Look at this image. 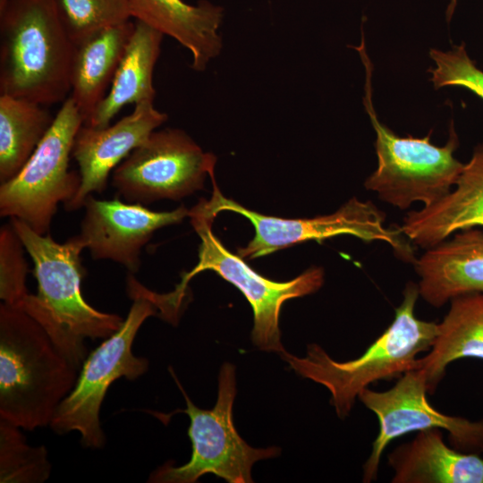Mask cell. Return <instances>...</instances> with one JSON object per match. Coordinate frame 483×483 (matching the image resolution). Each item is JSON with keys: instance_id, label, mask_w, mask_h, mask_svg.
<instances>
[{"instance_id": "1", "label": "cell", "mask_w": 483, "mask_h": 483, "mask_svg": "<svg viewBox=\"0 0 483 483\" xmlns=\"http://www.w3.org/2000/svg\"><path fill=\"white\" fill-rule=\"evenodd\" d=\"M33 264L38 293H29L18 306L48 333L57 348L79 369L88 356L86 338L110 336L123 318L89 304L81 292L86 275L81 252L86 246L79 234L59 243L49 233L38 234L25 223L10 218Z\"/></svg>"}, {"instance_id": "2", "label": "cell", "mask_w": 483, "mask_h": 483, "mask_svg": "<svg viewBox=\"0 0 483 483\" xmlns=\"http://www.w3.org/2000/svg\"><path fill=\"white\" fill-rule=\"evenodd\" d=\"M80 369L22 309L0 305V419L31 431L50 425Z\"/></svg>"}, {"instance_id": "3", "label": "cell", "mask_w": 483, "mask_h": 483, "mask_svg": "<svg viewBox=\"0 0 483 483\" xmlns=\"http://www.w3.org/2000/svg\"><path fill=\"white\" fill-rule=\"evenodd\" d=\"M75 48L56 0H0V95L64 102Z\"/></svg>"}, {"instance_id": "4", "label": "cell", "mask_w": 483, "mask_h": 483, "mask_svg": "<svg viewBox=\"0 0 483 483\" xmlns=\"http://www.w3.org/2000/svg\"><path fill=\"white\" fill-rule=\"evenodd\" d=\"M402 293L394 321L355 360H335L316 343L308 345L307 354L302 358L286 351L281 353L296 373L329 390L331 403L339 418L349 415L360 393L371 383L418 369L417 355L432 346L438 324L415 316L419 295L418 284L409 282Z\"/></svg>"}, {"instance_id": "5", "label": "cell", "mask_w": 483, "mask_h": 483, "mask_svg": "<svg viewBox=\"0 0 483 483\" xmlns=\"http://www.w3.org/2000/svg\"><path fill=\"white\" fill-rule=\"evenodd\" d=\"M366 70L364 106L376 132V170L364 186L392 207L404 210L415 202L428 207L448 194L464 164L453 156L459 140L453 123L445 146L434 145L431 132L424 138L400 137L381 123L372 102L371 62L365 43L356 47Z\"/></svg>"}, {"instance_id": "6", "label": "cell", "mask_w": 483, "mask_h": 483, "mask_svg": "<svg viewBox=\"0 0 483 483\" xmlns=\"http://www.w3.org/2000/svg\"><path fill=\"white\" fill-rule=\"evenodd\" d=\"M129 273L127 292L132 300L122 326L93 350L84 360L71 393L59 405L51 423L57 434L76 431L80 444L97 449L106 436L99 414L111 385L121 377L135 380L147 372L148 360L132 352L134 339L144 321L157 314L153 292L141 285Z\"/></svg>"}, {"instance_id": "7", "label": "cell", "mask_w": 483, "mask_h": 483, "mask_svg": "<svg viewBox=\"0 0 483 483\" xmlns=\"http://www.w3.org/2000/svg\"><path fill=\"white\" fill-rule=\"evenodd\" d=\"M209 176L213 193L209 200H200L197 207L206 215L216 217L221 211H232L248 218L255 229L254 238L246 247L239 248L242 258L263 257L291 245L307 241L322 242L338 235H352L364 242H383L407 262L416 261L413 244L400 226L386 225V214L372 201L352 198L335 212L312 218H281L261 215L225 198L216 186L214 170Z\"/></svg>"}, {"instance_id": "8", "label": "cell", "mask_w": 483, "mask_h": 483, "mask_svg": "<svg viewBox=\"0 0 483 483\" xmlns=\"http://www.w3.org/2000/svg\"><path fill=\"white\" fill-rule=\"evenodd\" d=\"M83 124L71 97L21 170L0 185V216L17 218L34 232L49 233L58 205L68 203L80 189V172L70 170L75 136Z\"/></svg>"}, {"instance_id": "9", "label": "cell", "mask_w": 483, "mask_h": 483, "mask_svg": "<svg viewBox=\"0 0 483 483\" xmlns=\"http://www.w3.org/2000/svg\"><path fill=\"white\" fill-rule=\"evenodd\" d=\"M174 376L184 399L190 418L188 435L192 453L190 461L181 466L165 463L153 471L148 482L193 483L211 473L229 483H250L251 468L260 460L280 453L277 447L254 448L237 433L233 420V404L236 394L235 369L225 363L218 377V394L211 410L197 407Z\"/></svg>"}, {"instance_id": "10", "label": "cell", "mask_w": 483, "mask_h": 483, "mask_svg": "<svg viewBox=\"0 0 483 483\" xmlns=\"http://www.w3.org/2000/svg\"><path fill=\"white\" fill-rule=\"evenodd\" d=\"M191 222L201 239L199 263L174 291L184 298L189 281L198 273L212 270L236 286L250 302L254 315L251 339L255 345L266 352H284L279 329L282 305L290 299L317 292L324 283V271L312 267L287 282L269 280L252 269L242 258L231 253L212 232L215 219L193 208L190 210Z\"/></svg>"}, {"instance_id": "11", "label": "cell", "mask_w": 483, "mask_h": 483, "mask_svg": "<svg viewBox=\"0 0 483 483\" xmlns=\"http://www.w3.org/2000/svg\"><path fill=\"white\" fill-rule=\"evenodd\" d=\"M216 157L205 153L183 131H154L112 173L117 196L129 203L148 205L177 200L204 186Z\"/></svg>"}, {"instance_id": "12", "label": "cell", "mask_w": 483, "mask_h": 483, "mask_svg": "<svg viewBox=\"0 0 483 483\" xmlns=\"http://www.w3.org/2000/svg\"><path fill=\"white\" fill-rule=\"evenodd\" d=\"M427 392L425 376L416 369L402 374L387 391L376 392L367 387L360 393L359 399L379 421L378 435L363 466L364 482L377 479L380 457L388 444L411 431L445 429L456 450L472 453L483 452V420L470 421L441 413L430 405Z\"/></svg>"}, {"instance_id": "13", "label": "cell", "mask_w": 483, "mask_h": 483, "mask_svg": "<svg viewBox=\"0 0 483 483\" xmlns=\"http://www.w3.org/2000/svg\"><path fill=\"white\" fill-rule=\"evenodd\" d=\"M85 214L79 235L93 259H108L135 274L140 267L142 248L154 233L178 224L190 210L184 206L157 212L140 203L123 202L118 197L100 200L90 194L83 202Z\"/></svg>"}, {"instance_id": "14", "label": "cell", "mask_w": 483, "mask_h": 483, "mask_svg": "<svg viewBox=\"0 0 483 483\" xmlns=\"http://www.w3.org/2000/svg\"><path fill=\"white\" fill-rule=\"evenodd\" d=\"M166 120L167 115L156 109L154 102H142L135 105L132 113L106 127L82 124L72 152L79 165L81 182L76 195L64 205V208L77 210L82 208L89 195L102 193L114 168Z\"/></svg>"}, {"instance_id": "15", "label": "cell", "mask_w": 483, "mask_h": 483, "mask_svg": "<svg viewBox=\"0 0 483 483\" xmlns=\"http://www.w3.org/2000/svg\"><path fill=\"white\" fill-rule=\"evenodd\" d=\"M414 267L419 295L435 308L462 294L483 293V231L456 232L425 250Z\"/></svg>"}, {"instance_id": "16", "label": "cell", "mask_w": 483, "mask_h": 483, "mask_svg": "<svg viewBox=\"0 0 483 483\" xmlns=\"http://www.w3.org/2000/svg\"><path fill=\"white\" fill-rule=\"evenodd\" d=\"M476 226H483V141L475 147L452 191L430 206L409 211L400 225L414 246L425 250Z\"/></svg>"}, {"instance_id": "17", "label": "cell", "mask_w": 483, "mask_h": 483, "mask_svg": "<svg viewBox=\"0 0 483 483\" xmlns=\"http://www.w3.org/2000/svg\"><path fill=\"white\" fill-rule=\"evenodd\" d=\"M131 17L178 41L191 54V67L204 71L218 55L223 9L207 0H128Z\"/></svg>"}, {"instance_id": "18", "label": "cell", "mask_w": 483, "mask_h": 483, "mask_svg": "<svg viewBox=\"0 0 483 483\" xmlns=\"http://www.w3.org/2000/svg\"><path fill=\"white\" fill-rule=\"evenodd\" d=\"M388 462L393 483H483V459L448 447L439 428L419 431L389 453Z\"/></svg>"}, {"instance_id": "19", "label": "cell", "mask_w": 483, "mask_h": 483, "mask_svg": "<svg viewBox=\"0 0 483 483\" xmlns=\"http://www.w3.org/2000/svg\"><path fill=\"white\" fill-rule=\"evenodd\" d=\"M165 35L135 20L134 30L116 70L111 88L85 125L103 128L129 105L154 102L153 72Z\"/></svg>"}, {"instance_id": "20", "label": "cell", "mask_w": 483, "mask_h": 483, "mask_svg": "<svg viewBox=\"0 0 483 483\" xmlns=\"http://www.w3.org/2000/svg\"><path fill=\"white\" fill-rule=\"evenodd\" d=\"M134 30L127 22L102 30L76 46L71 77V97L83 124L92 116L112 83Z\"/></svg>"}, {"instance_id": "21", "label": "cell", "mask_w": 483, "mask_h": 483, "mask_svg": "<svg viewBox=\"0 0 483 483\" xmlns=\"http://www.w3.org/2000/svg\"><path fill=\"white\" fill-rule=\"evenodd\" d=\"M450 301L430 352L418 360L417 369L425 376L429 394L435 392L450 362L462 358L483 360V293H466Z\"/></svg>"}, {"instance_id": "22", "label": "cell", "mask_w": 483, "mask_h": 483, "mask_svg": "<svg viewBox=\"0 0 483 483\" xmlns=\"http://www.w3.org/2000/svg\"><path fill=\"white\" fill-rule=\"evenodd\" d=\"M45 106L0 95V182L24 166L51 127L55 116Z\"/></svg>"}, {"instance_id": "23", "label": "cell", "mask_w": 483, "mask_h": 483, "mask_svg": "<svg viewBox=\"0 0 483 483\" xmlns=\"http://www.w3.org/2000/svg\"><path fill=\"white\" fill-rule=\"evenodd\" d=\"M21 429L0 419V482H45L51 473L47 450L30 445Z\"/></svg>"}, {"instance_id": "24", "label": "cell", "mask_w": 483, "mask_h": 483, "mask_svg": "<svg viewBox=\"0 0 483 483\" xmlns=\"http://www.w3.org/2000/svg\"><path fill=\"white\" fill-rule=\"evenodd\" d=\"M56 4L75 46L102 30L132 18L128 0H56Z\"/></svg>"}, {"instance_id": "25", "label": "cell", "mask_w": 483, "mask_h": 483, "mask_svg": "<svg viewBox=\"0 0 483 483\" xmlns=\"http://www.w3.org/2000/svg\"><path fill=\"white\" fill-rule=\"evenodd\" d=\"M25 247L9 222L0 228V298L4 303L18 306L30 293L26 286L28 264Z\"/></svg>"}, {"instance_id": "26", "label": "cell", "mask_w": 483, "mask_h": 483, "mask_svg": "<svg viewBox=\"0 0 483 483\" xmlns=\"http://www.w3.org/2000/svg\"><path fill=\"white\" fill-rule=\"evenodd\" d=\"M429 56L435 64L428 72L436 89L459 86L483 99V71L470 58L463 43L448 51L432 48Z\"/></svg>"}, {"instance_id": "27", "label": "cell", "mask_w": 483, "mask_h": 483, "mask_svg": "<svg viewBox=\"0 0 483 483\" xmlns=\"http://www.w3.org/2000/svg\"><path fill=\"white\" fill-rule=\"evenodd\" d=\"M456 2L457 0H451L450 3H449V5L447 7V10H446V16L447 18H451L453 11H454V8L456 6Z\"/></svg>"}]
</instances>
